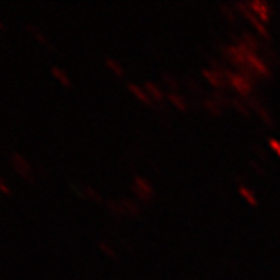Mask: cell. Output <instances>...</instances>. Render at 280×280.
<instances>
[{
  "instance_id": "9",
  "label": "cell",
  "mask_w": 280,
  "mask_h": 280,
  "mask_svg": "<svg viewBox=\"0 0 280 280\" xmlns=\"http://www.w3.org/2000/svg\"><path fill=\"white\" fill-rule=\"evenodd\" d=\"M145 89H147V92L150 94V98H151V100H154V101H162V98H163V92L156 86L154 82L147 81V82H145Z\"/></svg>"
},
{
  "instance_id": "1",
  "label": "cell",
  "mask_w": 280,
  "mask_h": 280,
  "mask_svg": "<svg viewBox=\"0 0 280 280\" xmlns=\"http://www.w3.org/2000/svg\"><path fill=\"white\" fill-rule=\"evenodd\" d=\"M226 76L229 79V84L240 95L249 98V94L252 92V82L249 81V78H246L243 73H235L231 70H226Z\"/></svg>"
},
{
  "instance_id": "3",
  "label": "cell",
  "mask_w": 280,
  "mask_h": 280,
  "mask_svg": "<svg viewBox=\"0 0 280 280\" xmlns=\"http://www.w3.org/2000/svg\"><path fill=\"white\" fill-rule=\"evenodd\" d=\"M132 191L138 196L140 200L144 201H148L153 194V187L151 184L145 179V178H140V176H135L134 178V187H132Z\"/></svg>"
},
{
  "instance_id": "16",
  "label": "cell",
  "mask_w": 280,
  "mask_h": 280,
  "mask_svg": "<svg viewBox=\"0 0 280 280\" xmlns=\"http://www.w3.org/2000/svg\"><path fill=\"white\" fill-rule=\"evenodd\" d=\"M231 104H232V106H234L235 109H238V110L241 112L243 116H246V117L249 116V109H247V107H246V104H244V103H241L240 100L234 98V100H231Z\"/></svg>"
},
{
  "instance_id": "8",
  "label": "cell",
  "mask_w": 280,
  "mask_h": 280,
  "mask_svg": "<svg viewBox=\"0 0 280 280\" xmlns=\"http://www.w3.org/2000/svg\"><path fill=\"white\" fill-rule=\"evenodd\" d=\"M128 89L131 91V94L135 97V98H138L140 101H142L144 104H147V106H151L153 103H151V98L142 91V89H140L138 86H137V84H134V82H129L128 84Z\"/></svg>"
},
{
  "instance_id": "15",
  "label": "cell",
  "mask_w": 280,
  "mask_h": 280,
  "mask_svg": "<svg viewBox=\"0 0 280 280\" xmlns=\"http://www.w3.org/2000/svg\"><path fill=\"white\" fill-rule=\"evenodd\" d=\"M104 63H106V66H107L112 72H114L117 76H122V75H123V70H122V67L117 64V61L110 60V58H106V60H104Z\"/></svg>"
},
{
  "instance_id": "18",
  "label": "cell",
  "mask_w": 280,
  "mask_h": 280,
  "mask_svg": "<svg viewBox=\"0 0 280 280\" xmlns=\"http://www.w3.org/2000/svg\"><path fill=\"white\" fill-rule=\"evenodd\" d=\"M122 206H123V210H125V212H131V213H134V215L138 212L137 206H135L132 201H129V200H123V201H122Z\"/></svg>"
},
{
  "instance_id": "10",
  "label": "cell",
  "mask_w": 280,
  "mask_h": 280,
  "mask_svg": "<svg viewBox=\"0 0 280 280\" xmlns=\"http://www.w3.org/2000/svg\"><path fill=\"white\" fill-rule=\"evenodd\" d=\"M51 75L56 78V79H58L61 84H63V86H66V88H70V79H69V76H67V73L63 70V69H60V67H51Z\"/></svg>"
},
{
  "instance_id": "17",
  "label": "cell",
  "mask_w": 280,
  "mask_h": 280,
  "mask_svg": "<svg viewBox=\"0 0 280 280\" xmlns=\"http://www.w3.org/2000/svg\"><path fill=\"white\" fill-rule=\"evenodd\" d=\"M206 107L215 116H221V107L213 101V100H206Z\"/></svg>"
},
{
  "instance_id": "23",
  "label": "cell",
  "mask_w": 280,
  "mask_h": 280,
  "mask_svg": "<svg viewBox=\"0 0 280 280\" xmlns=\"http://www.w3.org/2000/svg\"><path fill=\"white\" fill-rule=\"evenodd\" d=\"M84 190H86V193H89V196L92 200H95V201H101V196L98 194V193H95L91 187H84Z\"/></svg>"
},
{
  "instance_id": "20",
  "label": "cell",
  "mask_w": 280,
  "mask_h": 280,
  "mask_svg": "<svg viewBox=\"0 0 280 280\" xmlns=\"http://www.w3.org/2000/svg\"><path fill=\"white\" fill-rule=\"evenodd\" d=\"M219 7H221V10H222V14L226 16V17H228L231 22H234V20H235V16L232 14V11L229 10V7H228V5H222V4H219Z\"/></svg>"
},
{
  "instance_id": "11",
  "label": "cell",
  "mask_w": 280,
  "mask_h": 280,
  "mask_svg": "<svg viewBox=\"0 0 280 280\" xmlns=\"http://www.w3.org/2000/svg\"><path fill=\"white\" fill-rule=\"evenodd\" d=\"M26 30L30 32V33H32V35H33V36L38 39V41H41L44 45H47V47H51L50 41H48V39H45V36H44V35L39 32V28H36V26H35V25H32V23H26Z\"/></svg>"
},
{
  "instance_id": "5",
  "label": "cell",
  "mask_w": 280,
  "mask_h": 280,
  "mask_svg": "<svg viewBox=\"0 0 280 280\" xmlns=\"http://www.w3.org/2000/svg\"><path fill=\"white\" fill-rule=\"evenodd\" d=\"M247 4H249V10L252 13H256L260 20H263V22H268L269 20L268 2H265V0H252V2H247Z\"/></svg>"
},
{
  "instance_id": "21",
  "label": "cell",
  "mask_w": 280,
  "mask_h": 280,
  "mask_svg": "<svg viewBox=\"0 0 280 280\" xmlns=\"http://www.w3.org/2000/svg\"><path fill=\"white\" fill-rule=\"evenodd\" d=\"M100 249L104 252V254L107 256V257H112V259H116V252L114 250H110V247L107 246V244H104V243H100Z\"/></svg>"
},
{
  "instance_id": "6",
  "label": "cell",
  "mask_w": 280,
  "mask_h": 280,
  "mask_svg": "<svg viewBox=\"0 0 280 280\" xmlns=\"http://www.w3.org/2000/svg\"><path fill=\"white\" fill-rule=\"evenodd\" d=\"M243 14H244V17L252 23V26L256 28V30L259 32V35H260L263 39H266V41H269V39H271V35H269V32L266 30V26L263 25V22H262L257 16H254V13H252L250 10H246Z\"/></svg>"
},
{
  "instance_id": "12",
  "label": "cell",
  "mask_w": 280,
  "mask_h": 280,
  "mask_svg": "<svg viewBox=\"0 0 280 280\" xmlns=\"http://www.w3.org/2000/svg\"><path fill=\"white\" fill-rule=\"evenodd\" d=\"M241 41H243V42H244L250 50H254V51H256V50L259 48V45H260V42H259L254 36H252V35H249L247 32H244V33H243Z\"/></svg>"
},
{
  "instance_id": "4",
  "label": "cell",
  "mask_w": 280,
  "mask_h": 280,
  "mask_svg": "<svg viewBox=\"0 0 280 280\" xmlns=\"http://www.w3.org/2000/svg\"><path fill=\"white\" fill-rule=\"evenodd\" d=\"M201 73L213 88H226V84L229 82V79L226 76V72H218V70H213V69H203Z\"/></svg>"
},
{
  "instance_id": "7",
  "label": "cell",
  "mask_w": 280,
  "mask_h": 280,
  "mask_svg": "<svg viewBox=\"0 0 280 280\" xmlns=\"http://www.w3.org/2000/svg\"><path fill=\"white\" fill-rule=\"evenodd\" d=\"M13 166H14V170L22 176V178H28L30 176V165H28V162L17 153L13 154Z\"/></svg>"
},
{
  "instance_id": "22",
  "label": "cell",
  "mask_w": 280,
  "mask_h": 280,
  "mask_svg": "<svg viewBox=\"0 0 280 280\" xmlns=\"http://www.w3.org/2000/svg\"><path fill=\"white\" fill-rule=\"evenodd\" d=\"M163 79H165V82H166L170 88L178 89V82H176L175 79H172V78H170V75H168V73H163Z\"/></svg>"
},
{
  "instance_id": "14",
  "label": "cell",
  "mask_w": 280,
  "mask_h": 280,
  "mask_svg": "<svg viewBox=\"0 0 280 280\" xmlns=\"http://www.w3.org/2000/svg\"><path fill=\"white\" fill-rule=\"evenodd\" d=\"M166 98L170 100L178 109H181V110H185V107H187V103H185V100L181 97V95H178V94H168L166 95Z\"/></svg>"
},
{
  "instance_id": "2",
  "label": "cell",
  "mask_w": 280,
  "mask_h": 280,
  "mask_svg": "<svg viewBox=\"0 0 280 280\" xmlns=\"http://www.w3.org/2000/svg\"><path fill=\"white\" fill-rule=\"evenodd\" d=\"M246 64L260 76H265V78L271 76L269 67L266 66V63L260 58V56L257 54V51H254V50H247V53H246Z\"/></svg>"
},
{
  "instance_id": "13",
  "label": "cell",
  "mask_w": 280,
  "mask_h": 280,
  "mask_svg": "<svg viewBox=\"0 0 280 280\" xmlns=\"http://www.w3.org/2000/svg\"><path fill=\"white\" fill-rule=\"evenodd\" d=\"M240 194L243 196V198H244L250 206H257V204H259V201L256 200L254 193H252L247 187H240Z\"/></svg>"
},
{
  "instance_id": "19",
  "label": "cell",
  "mask_w": 280,
  "mask_h": 280,
  "mask_svg": "<svg viewBox=\"0 0 280 280\" xmlns=\"http://www.w3.org/2000/svg\"><path fill=\"white\" fill-rule=\"evenodd\" d=\"M268 144H269L271 150H272V151L280 157V140H277V138H274V137H269Z\"/></svg>"
},
{
  "instance_id": "24",
  "label": "cell",
  "mask_w": 280,
  "mask_h": 280,
  "mask_svg": "<svg viewBox=\"0 0 280 280\" xmlns=\"http://www.w3.org/2000/svg\"><path fill=\"white\" fill-rule=\"evenodd\" d=\"M0 188H2V191L7 193V194H11V193H13V191L8 188V185L5 184V181H0Z\"/></svg>"
},
{
  "instance_id": "25",
  "label": "cell",
  "mask_w": 280,
  "mask_h": 280,
  "mask_svg": "<svg viewBox=\"0 0 280 280\" xmlns=\"http://www.w3.org/2000/svg\"><path fill=\"white\" fill-rule=\"evenodd\" d=\"M278 64H280V60H278Z\"/></svg>"
}]
</instances>
